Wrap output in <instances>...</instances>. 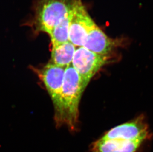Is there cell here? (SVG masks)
<instances>
[{
	"instance_id": "6da1fadb",
	"label": "cell",
	"mask_w": 153,
	"mask_h": 152,
	"mask_svg": "<svg viewBox=\"0 0 153 152\" xmlns=\"http://www.w3.org/2000/svg\"><path fill=\"white\" fill-rule=\"evenodd\" d=\"M84 91L79 76L70 65L65 69L59 98L53 104L54 118L58 127L65 125L71 130L75 129L78 123L80 100Z\"/></svg>"
},
{
	"instance_id": "7a4b0ae2",
	"label": "cell",
	"mask_w": 153,
	"mask_h": 152,
	"mask_svg": "<svg viewBox=\"0 0 153 152\" xmlns=\"http://www.w3.org/2000/svg\"><path fill=\"white\" fill-rule=\"evenodd\" d=\"M71 5V1L68 0H39L35 5L32 20L35 32L49 35L68 15Z\"/></svg>"
},
{
	"instance_id": "3957f363",
	"label": "cell",
	"mask_w": 153,
	"mask_h": 152,
	"mask_svg": "<svg viewBox=\"0 0 153 152\" xmlns=\"http://www.w3.org/2000/svg\"><path fill=\"white\" fill-rule=\"evenodd\" d=\"M108 61V55H98L81 46L76 49L71 65L79 76L85 89L93 77Z\"/></svg>"
},
{
	"instance_id": "277c9868",
	"label": "cell",
	"mask_w": 153,
	"mask_h": 152,
	"mask_svg": "<svg viewBox=\"0 0 153 152\" xmlns=\"http://www.w3.org/2000/svg\"><path fill=\"white\" fill-rule=\"evenodd\" d=\"M69 42L77 47L82 46L90 29L96 23L91 18L81 0H71Z\"/></svg>"
},
{
	"instance_id": "5b68a950",
	"label": "cell",
	"mask_w": 153,
	"mask_h": 152,
	"mask_svg": "<svg viewBox=\"0 0 153 152\" xmlns=\"http://www.w3.org/2000/svg\"><path fill=\"white\" fill-rule=\"evenodd\" d=\"M65 69L49 63L37 72L46 86L53 104L57 101L61 94Z\"/></svg>"
},
{
	"instance_id": "8992f818",
	"label": "cell",
	"mask_w": 153,
	"mask_h": 152,
	"mask_svg": "<svg viewBox=\"0 0 153 152\" xmlns=\"http://www.w3.org/2000/svg\"><path fill=\"white\" fill-rule=\"evenodd\" d=\"M147 125L142 117L133 121L114 127L108 131L102 139H121L133 140L142 137H148Z\"/></svg>"
},
{
	"instance_id": "52a82bcc",
	"label": "cell",
	"mask_w": 153,
	"mask_h": 152,
	"mask_svg": "<svg viewBox=\"0 0 153 152\" xmlns=\"http://www.w3.org/2000/svg\"><path fill=\"white\" fill-rule=\"evenodd\" d=\"M115 45V42L95 24L88 32L82 46L94 53L106 55L111 52Z\"/></svg>"
},
{
	"instance_id": "ba28073f",
	"label": "cell",
	"mask_w": 153,
	"mask_h": 152,
	"mask_svg": "<svg viewBox=\"0 0 153 152\" xmlns=\"http://www.w3.org/2000/svg\"><path fill=\"white\" fill-rule=\"evenodd\" d=\"M148 137H142L133 140L121 139H102L96 141L93 152H135Z\"/></svg>"
},
{
	"instance_id": "9c48e42d",
	"label": "cell",
	"mask_w": 153,
	"mask_h": 152,
	"mask_svg": "<svg viewBox=\"0 0 153 152\" xmlns=\"http://www.w3.org/2000/svg\"><path fill=\"white\" fill-rule=\"evenodd\" d=\"M76 49V46L69 41L52 47L50 63L67 68L72 63Z\"/></svg>"
},
{
	"instance_id": "30bf717a",
	"label": "cell",
	"mask_w": 153,
	"mask_h": 152,
	"mask_svg": "<svg viewBox=\"0 0 153 152\" xmlns=\"http://www.w3.org/2000/svg\"><path fill=\"white\" fill-rule=\"evenodd\" d=\"M69 13L70 10L68 15L53 28L50 34L52 47H56L69 41Z\"/></svg>"
}]
</instances>
